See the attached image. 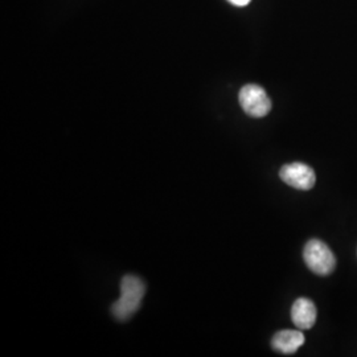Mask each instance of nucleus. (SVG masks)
<instances>
[{"label": "nucleus", "instance_id": "1", "mask_svg": "<svg viewBox=\"0 0 357 357\" xmlns=\"http://www.w3.org/2000/svg\"><path fill=\"white\" fill-rule=\"evenodd\" d=\"M146 293V286L137 275H125L121 281V296L112 307V312L118 320H128L139 307Z\"/></svg>", "mask_w": 357, "mask_h": 357}, {"label": "nucleus", "instance_id": "2", "mask_svg": "<svg viewBox=\"0 0 357 357\" xmlns=\"http://www.w3.org/2000/svg\"><path fill=\"white\" fill-rule=\"evenodd\" d=\"M303 258L308 268L318 275L331 274L336 265V258L331 249L320 240H310L306 243Z\"/></svg>", "mask_w": 357, "mask_h": 357}, {"label": "nucleus", "instance_id": "3", "mask_svg": "<svg viewBox=\"0 0 357 357\" xmlns=\"http://www.w3.org/2000/svg\"><path fill=\"white\" fill-rule=\"evenodd\" d=\"M238 101L243 112L253 118H262L271 110V101L266 90L259 85L249 84L240 90Z\"/></svg>", "mask_w": 357, "mask_h": 357}, {"label": "nucleus", "instance_id": "4", "mask_svg": "<svg viewBox=\"0 0 357 357\" xmlns=\"http://www.w3.org/2000/svg\"><path fill=\"white\" fill-rule=\"evenodd\" d=\"M280 176L287 185L301 191H308L314 188L317 181L314 169L305 163H299V162L282 167Z\"/></svg>", "mask_w": 357, "mask_h": 357}, {"label": "nucleus", "instance_id": "5", "mask_svg": "<svg viewBox=\"0 0 357 357\" xmlns=\"http://www.w3.org/2000/svg\"><path fill=\"white\" fill-rule=\"evenodd\" d=\"M291 319L299 330H310L317 321V307L312 301L299 298L291 307Z\"/></svg>", "mask_w": 357, "mask_h": 357}, {"label": "nucleus", "instance_id": "6", "mask_svg": "<svg viewBox=\"0 0 357 357\" xmlns=\"http://www.w3.org/2000/svg\"><path fill=\"white\" fill-rule=\"evenodd\" d=\"M305 344L303 332L283 330L277 332L271 340V347L283 355H293Z\"/></svg>", "mask_w": 357, "mask_h": 357}, {"label": "nucleus", "instance_id": "7", "mask_svg": "<svg viewBox=\"0 0 357 357\" xmlns=\"http://www.w3.org/2000/svg\"><path fill=\"white\" fill-rule=\"evenodd\" d=\"M229 1L231 4L237 6V7H245V6H248L250 3V0H229Z\"/></svg>", "mask_w": 357, "mask_h": 357}]
</instances>
